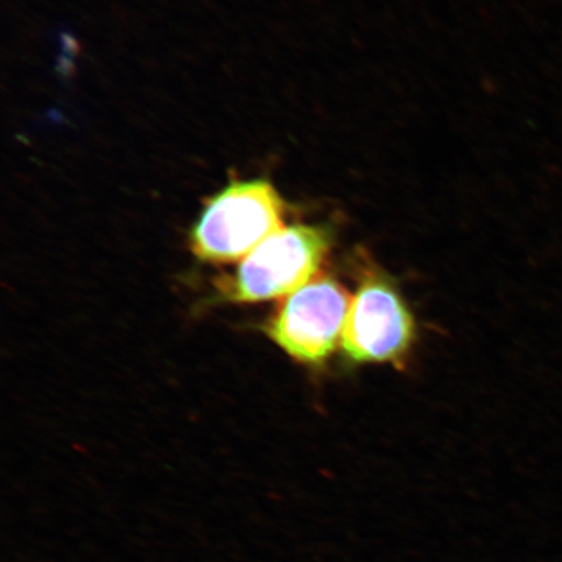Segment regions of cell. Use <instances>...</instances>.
I'll return each instance as SVG.
<instances>
[{
  "instance_id": "4",
  "label": "cell",
  "mask_w": 562,
  "mask_h": 562,
  "mask_svg": "<svg viewBox=\"0 0 562 562\" xmlns=\"http://www.w3.org/2000/svg\"><path fill=\"white\" fill-rule=\"evenodd\" d=\"M414 319L396 286L383 277L362 280L350 302L341 347L355 362H395L414 340Z\"/></svg>"
},
{
  "instance_id": "2",
  "label": "cell",
  "mask_w": 562,
  "mask_h": 562,
  "mask_svg": "<svg viewBox=\"0 0 562 562\" xmlns=\"http://www.w3.org/2000/svg\"><path fill=\"white\" fill-rule=\"evenodd\" d=\"M331 244V231L326 227H283L246 256L234 276L222 281L223 296L248 304L290 296L318 277Z\"/></svg>"
},
{
  "instance_id": "1",
  "label": "cell",
  "mask_w": 562,
  "mask_h": 562,
  "mask_svg": "<svg viewBox=\"0 0 562 562\" xmlns=\"http://www.w3.org/2000/svg\"><path fill=\"white\" fill-rule=\"evenodd\" d=\"M284 214L285 203L270 180H231L205 201L189 244L201 261L235 262L283 228Z\"/></svg>"
},
{
  "instance_id": "3",
  "label": "cell",
  "mask_w": 562,
  "mask_h": 562,
  "mask_svg": "<svg viewBox=\"0 0 562 562\" xmlns=\"http://www.w3.org/2000/svg\"><path fill=\"white\" fill-rule=\"evenodd\" d=\"M350 302L339 281L318 276L281 302L266 333L294 360L321 364L341 344Z\"/></svg>"
}]
</instances>
